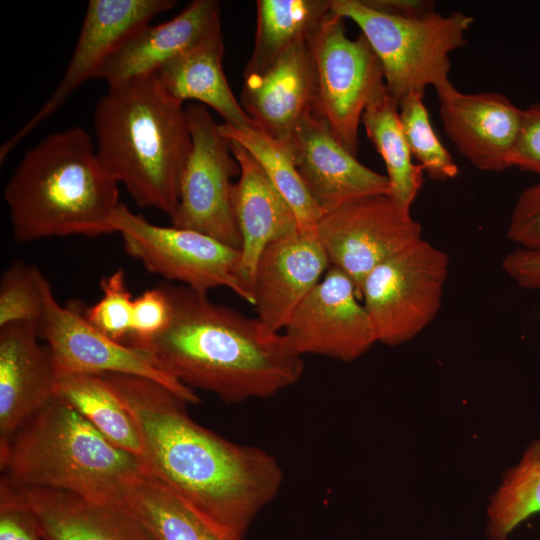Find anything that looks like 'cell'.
<instances>
[{
  "label": "cell",
  "instance_id": "1",
  "mask_svg": "<svg viewBox=\"0 0 540 540\" xmlns=\"http://www.w3.org/2000/svg\"><path fill=\"white\" fill-rule=\"evenodd\" d=\"M101 376L138 427L146 473L206 517L244 536L282 485L275 457L199 425L189 416L185 400L153 380Z\"/></svg>",
  "mask_w": 540,
  "mask_h": 540
},
{
  "label": "cell",
  "instance_id": "2",
  "mask_svg": "<svg viewBox=\"0 0 540 540\" xmlns=\"http://www.w3.org/2000/svg\"><path fill=\"white\" fill-rule=\"evenodd\" d=\"M160 285L168 298L169 320L146 352L187 387L240 403L274 396L302 377L303 357L283 334L258 318L212 302L205 292Z\"/></svg>",
  "mask_w": 540,
  "mask_h": 540
},
{
  "label": "cell",
  "instance_id": "3",
  "mask_svg": "<svg viewBox=\"0 0 540 540\" xmlns=\"http://www.w3.org/2000/svg\"><path fill=\"white\" fill-rule=\"evenodd\" d=\"M94 130L104 169L139 207L170 218L192 145L183 103L155 75L108 85L94 111Z\"/></svg>",
  "mask_w": 540,
  "mask_h": 540
},
{
  "label": "cell",
  "instance_id": "4",
  "mask_svg": "<svg viewBox=\"0 0 540 540\" xmlns=\"http://www.w3.org/2000/svg\"><path fill=\"white\" fill-rule=\"evenodd\" d=\"M118 186L81 127L47 135L23 155L4 188L14 239L115 232Z\"/></svg>",
  "mask_w": 540,
  "mask_h": 540
},
{
  "label": "cell",
  "instance_id": "5",
  "mask_svg": "<svg viewBox=\"0 0 540 540\" xmlns=\"http://www.w3.org/2000/svg\"><path fill=\"white\" fill-rule=\"evenodd\" d=\"M0 466L13 485L123 508L147 474L140 458L113 445L56 396L14 434L0 452Z\"/></svg>",
  "mask_w": 540,
  "mask_h": 540
},
{
  "label": "cell",
  "instance_id": "6",
  "mask_svg": "<svg viewBox=\"0 0 540 540\" xmlns=\"http://www.w3.org/2000/svg\"><path fill=\"white\" fill-rule=\"evenodd\" d=\"M331 11L352 20L375 52L390 96L399 104L407 95L450 83V54L467 43L474 18L463 12H435L401 18L379 12L363 0H330Z\"/></svg>",
  "mask_w": 540,
  "mask_h": 540
},
{
  "label": "cell",
  "instance_id": "7",
  "mask_svg": "<svg viewBox=\"0 0 540 540\" xmlns=\"http://www.w3.org/2000/svg\"><path fill=\"white\" fill-rule=\"evenodd\" d=\"M448 255L423 238L376 266L359 295L377 342L406 343L436 318L449 273Z\"/></svg>",
  "mask_w": 540,
  "mask_h": 540
},
{
  "label": "cell",
  "instance_id": "8",
  "mask_svg": "<svg viewBox=\"0 0 540 540\" xmlns=\"http://www.w3.org/2000/svg\"><path fill=\"white\" fill-rule=\"evenodd\" d=\"M308 41L317 73L316 113L356 156L363 112L387 91L380 61L363 34L348 38L345 19L331 10Z\"/></svg>",
  "mask_w": 540,
  "mask_h": 540
},
{
  "label": "cell",
  "instance_id": "9",
  "mask_svg": "<svg viewBox=\"0 0 540 540\" xmlns=\"http://www.w3.org/2000/svg\"><path fill=\"white\" fill-rule=\"evenodd\" d=\"M112 226L125 252L149 272L205 293L226 287L254 305L253 294L240 278V249L197 231L154 225L122 203Z\"/></svg>",
  "mask_w": 540,
  "mask_h": 540
},
{
  "label": "cell",
  "instance_id": "10",
  "mask_svg": "<svg viewBox=\"0 0 540 540\" xmlns=\"http://www.w3.org/2000/svg\"><path fill=\"white\" fill-rule=\"evenodd\" d=\"M41 287L43 307L37 331L50 350L57 378L71 374L131 375L165 386L188 404L199 401L193 389L163 371L150 353L117 342L93 327L85 318L84 304H59L44 275Z\"/></svg>",
  "mask_w": 540,
  "mask_h": 540
},
{
  "label": "cell",
  "instance_id": "11",
  "mask_svg": "<svg viewBox=\"0 0 540 540\" xmlns=\"http://www.w3.org/2000/svg\"><path fill=\"white\" fill-rule=\"evenodd\" d=\"M185 109L192 145L171 226L197 231L240 249L231 202V179L240 174V166L206 106L191 103Z\"/></svg>",
  "mask_w": 540,
  "mask_h": 540
},
{
  "label": "cell",
  "instance_id": "12",
  "mask_svg": "<svg viewBox=\"0 0 540 540\" xmlns=\"http://www.w3.org/2000/svg\"><path fill=\"white\" fill-rule=\"evenodd\" d=\"M315 233L330 266L345 273L358 293L376 266L423 238L420 223L389 194L340 205L322 216Z\"/></svg>",
  "mask_w": 540,
  "mask_h": 540
},
{
  "label": "cell",
  "instance_id": "13",
  "mask_svg": "<svg viewBox=\"0 0 540 540\" xmlns=\"http://www.w3.org/2000/svg\"><path fill=\"white\" fill-rule=\"evenodd\" d=\"M353 281L329 267L294 311L283 336L298 355L350 362L377 343L369 315Z\"/></svg>",
  "mask_w": 540,
  "mask_h": 540
},
{
  "label": "cell",
  "instance_id": "14",
  "mask_svg": "<svg viewBox=\"0 0 540 540\" xmlns=\"http://www.w3.org/2000/svg\"><path fill=\"white\" fill-rule=\"evenodd\" d=\"M174 0H90L65 73L47 101L0 148L2 163L41 122L55 113L85 81L95 78L106 59L131 35L159 14L176 6Z\"/></svg>",
  "mask_w": 540,
  "mask_h": 540
},
{
  "label": "cell",
  "instance_id": "15",
  "mask_svg": "<svg viewBox=\"0 0 540 540\" xmlns=\"http://www.w3.org/2000/svg\"><path fill=\"white\" fill-rule=\"evenodd\" d=\"M436 93L443 129L459 153L482 171L510 168L524 109L503 94L464 93L452 82Z\"/></svg>",
  "mask_w": 540,
  "mask_h": 540
},
{
  "label": "cell",
  "instance_id": "16",
  "mask_svg": "<svg viewBox=\"0 0 540 540\" xmlns=\"http://www.w3.org/2000/svg\"><path fill=\"white\" fill-rule=\"evenodd\" d=\"M240 103L256 129L288 150L299 124L317 111V73L309 41L261 73L244 76Z\"/></svg>",
  "mask_w": 540,
  "mask_h": 540
},
{
  "label": "cell",
  "instance_id": "17",
  "mask_svg": "<svg viewBox=\"0 0 540 540\" xmlns=\"http://www.w3.org/2000/svg\"><path fill=\"white\" fill-rule=\"evenodd\" d=\"M289 151L310 196L324 214L361 196L389 194L387 176L359 162L317 113L299 124Z\"/></svg>",
  "mask_w": 540,
  "mask_h": 540
},
{
  "label": "cell",
  "instance_id": "18",
  "mask_svg": "<svg viewBox=\"0 0 540 540\" xmlns=\"http://www.w3.org/2000/svg\"><path fill=\"white\" fill-rule=\"evenodd\" d=\"M330 267L315 231H296L262 252L253 281L257 318L269 330H284L296 308Z\"/></svg>",
  "mask_w": 540,
  "mask_h": 540
},
{
  "label": "cell",
  "instance_id": "19",
  "mask_svg": "<svg viewBox=\"0 0 540 540\" xmlns=\"http://www.w3.org/2000/svg\"><path fill=\"white\" fill-rule=\"evenodd\" d=\"M37 323L0 326V452L14 434L55 397L57 376Z\"/></svg>",
  "mask_w": 540,
  "mask_h": 540
},
{
  "label": "cell",
  "instance_id": "20",
  "mask_svg": "<svg viewBox=\"0 0 540 540\" xmlns=\"http://www.w3.org/2000/svg\"><path fill=\"white\" fill-rule=\"evenodd\" d=\"M222 33L220 4L194 0L172 19L146 25L131 35L95 75L108 85L155 75L169 61Z\"/></svg>",
  "mask_w": 540,
  "mask_h": 540
},
{
  "label": "cell",
  "instance_id": "21",
  "mask_svg": "<svg viewBox=\"0 0 540 540\" xmlns=\"http://www.w3.org/2000/svg\"><path fill=\"white\" fill-rule=\"evenodd\" d=\"M229 143L240 166L238 181L231 189L232 208L241 236L239 274L253 294L255 269L264 249L299 228L291 207L257 160L237 142L229 140Z\"/></svg>",
  "mask_w": 540,
  "mask_h": 540
},
{
  "label": "cell",
  "instance_id": "22",
  "mask_svg": "<svg viewBox=\"0 0 540 540\" xmlns=\"http://www.w3.org/2000/svg\"><path fill=\"white\" fill-rule=\"evenodd\" d=\"M16 487L43 540H156L126 508L61 490Z\"/></svg>",
  "mask_w": 540,
  "mask_h": 540
},
{
  "label": "cell",
  "instance_id": "23",
  "mask_svg": "<svg viewBox=\"0 0 540 540\" xmlns=\"http://www.w3.org/2000/svg\"><path fill=\"white\" fill-rule=\"evenodd\" d=\"M223 54L220 33L169 61L155 76L165 91L181 103L194 100L214 109L228 125L256 129L225 77Z\"/></svg>",
  "mask_w": 540,
  "mask_h": 540
},
{
  "label": "cell",
  "instance_id": "24",
  "mask_svg": "<svg viewBox=\"0 0 540 540\" xmlns=\"http://www.w3.org/2000/svg\"><path fill=\"white\" fill-rule=\"evenodd\" d=\"M126 509L156 540H245L243 535L200 513L149 474L130 493Z\"/></svg>",
  "mask_w": 540,
  "mask_h": 540
},
{
  "label": "cell",
  "instance_id": "25",
  "mask_svg": "<svg viewBox=\"0 0 540 540\" xmlns=\"http://www.w3.org/2000/svg\"><path fill=\"white\" fill-rule=\"evenodd\" d=\"M254 46L244 76L261 73L308 41L330 12V0H258Z\"/></svg>",
  "mask_w": 540,
  "mask_h": 540
},
{
  "label": "cell",
  "instance_id": "26",
  "mask_svg": "<svg viewBox=\"0 0 540 540\" xmlns=\"http://www.w3.org/2000/svg\"><path fill=\"white\" fill-rule=\"evenodd\" d=\"M55 396L76 410L113 445L141 459L143 446L138 427L103 376L58 377Z\"/></svg>",
  "mask_w": 540,
  "mask_h": 540
},
{
  "label": "cell",
  "instance_id": "27",
  "mask_svg": "<svg viewBox=\"0 0 540 540\" xmlns=\"http://www.w3.org/2000/svg\"><path fill=\"white\" fill-rule=\"evenodd\" d=\"M361 122L385 163L389 195L401 208L410 211L422 187L424 171L412 161L399 118V104L386 91L366 107Z\"/></svg>",
  "mask_w": 540,
  "mask_h": 540
},
{
  "label": "cell",
  "instance_id": "28",
  "mask_svg": "<svg viewBox=\"0 0 540 540\" xmlns=\"http://www.w3.org/2000/svg\"><path fill=\"white\" fill-rule=\"evenodd\" d=\"M221 134L244 147L291 207L300 231H315L324 215L310 196L290 151L263 132L219 124Z\"/></svg>",
  "mask_w": 540,
  "mask_h": 540
},
{
  "label": "cell",
  "instance_id": "29",
  "mask_svg": "<svg viewBox=\"0 0 540 540\" xmlns=\"http://www.w3.org/2000/svg\"><path fill=\"white\" fill-rule=\"evenodd\" d=\"M540 513V439L526 448L519 463L508 470L487 510L488 540H507L525 520Z\"/></svg>",
  "mask_w": 540,
  "mask_h": 540
},
{
  "label": "cell",
  "instance_id": "30",
  "mask_svg": "<svg viewBox=\"0 0 540 540\" xmlns=\"http://www.w3.org/2000/svg\"><path fill=\"white\" fill-rule=\"evenodd\" d=\"M399 118L412 157L436 181H447L459 169L451 153L437 136L424 103V93H412L399 103Z\"/></svg>",
  "mask_w": 540,
  "mask_h": 540
},
{
  "label": "cell",
  "instance_id": "31",
  "mask_svg": "<svg viewBox=\"0 0 540 540\" xmlns=\"http://www.w3.org/2000/svg\"><path fill=\"white\" fill-rule=\"evenodd\" d=\"M33 265L17 260L3 272L0 281V326L20 321H38L43 307L41 278Z\"/></svg>",
  "mask_w": 540,
  "mask_h": 540
},
{
  "label": "cell",
  "instance_id": "32",
  "mask_svg": "<svg viewBox=\"0 0 540 540\" xmlns=\"http://www.w3.org/2000/svg\"><path fill=\"white\" fill-rule=\"evenodd\" d=\"M100 288L103 295L93 306L85 307V318L101 333L125 344L131 332L134 301L125 271L120 268L102 278Z\"/></svg>",
  "mask_w": 540,
  "mask_h": 540
},
{
  "label": "cell",
  "instance_id": "33",
  "mask_svg": "<svg viewBox=\"0 0 540 540\" xmlns=\"http://www.w3.org/2000/svg\"><path fill=\"white\" fill-rule=\"evenodd\" d=\"M169 315L168 298L161 285L146 290L133 301L131 332L125 344L146 351L166 327Z\"/></svg>",
  "mask_w": 540,
  "mask_h": 540
},
{
  "label": "cell",
  "instance_id": "34",
  "mask_svg": "<svg viewBox=\"0 0 540 540\" xmlns=\"http://www.w3.org/2000/svg\"><path fill=\"white\" fill-rule=\"evenodd\" d=\"M0 540H43L17 487L0 480Z\"/></svg>",
  "mask_w": 540,
  "mask_h": 540
},
{
  "label": "cell",
  "instance_id": "35",
  "mask_svg": "<svg viewBox=\"0 0 540 540\" xmlns=\"http://www.w3.org/2000/svg\"><path fill=\"white\" fill-rule=\"evenodd\" d=\"M507 236L519 248L540 251V182L519 194L511 213Z\"/></svg>",
  "mask_w": 540,
  "mask_h": 540
},
{
  "label": "cell",
  "instance_id": "36",
  "mask_svg": "<svg viewBox=\"0 0 540 540\" xmlns=\"http://www.w3.org/2000/svg\"><path fill=\"white\" fill-rule=\"evenodd\" d=\"M510 165L540 175V100L524 109Z\"/></svg>",
  "mask_w": 540,
  "mask_h": 540
},
{
  "label": "cell",
  "instance_id": "37",
  "mask_svg": "<svg viewBox=\"0 0 540 540\" xmlns=\"http://www.w3.org/2000/svg\"><path fill=\"white\" fill-rule=\"evenodd\" d=\"M502 267L519 287L540 289V251L518 248L504 257Z\"/></svg>",
  "mask_w": 540,
  "mask_h": 540
},
{
  "label": "cell",
  "instance_id": "38",
  "mask_svg": "<svg viewBox=\"0 0 540 540\" xmlns=\"http://www.w3.org/2000/svg\"><path fill=\"white\" fill-rule=\"evenodd\" d=\"M379 12L401 18H421L435 13V2L430 0H363Z\"/></svg>",
  "mask_w": 540,
  "mask_h": 540
}]
</instances>
